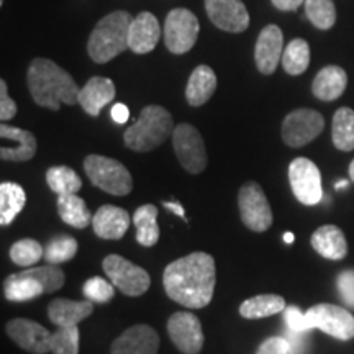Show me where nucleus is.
I'll use <instances>...</instances> for the list:
<instances>
[{
	"label": "nucleus",
	"mask_w": 354,
	"mask_h": 354,
	"mask_svg": "<svg viewBox=\"0 0 354 354\" xmlns=\"http://www.w3.org/2000/svg\"><path fill=\"white\" fill-rule=\"evenodd\" d=\"M0 158L3 161L25 162L37 154V138L32 131L2 123L0 127Z\"/></svg>",
	"instance_id": "f3484780"
},
{
	"label": "nucleus",
	"mask_w": 354,
	"mask_h": 354,
	"mask_svg": "<svg viewBox=\"0 0 354 354\" xmlns=\"http://www.w3.org/2000/svg\"><path fill=\"white\" fill-rule=\"evenodd\" d=\"M284 241L287 245H290V243H294V233H286L284 234Z\"/></svg>",
	"instance_id": "49530a36"
},
{
	"label": "nucleus",
	"mask_w": 354,
	"mask_h": 354,
	"mask_svg": "<svg viewBox=\"0 0 354 354\" xmlns=\"http://www.w3.org/2000/svg\"><path fill=\"white\" fill-rule=\"evenodd\" d=\"M2 3H3V0H0V6H2Z\"/></svg>",
	"instance_id": "8fccbe9b"
},
{
	"label": "nucleus",
	"mask_w": 354,
	"mask_h": 354,
	"mask_svg": "<svg viewBox=\"0 0 354 354\" xmlns=\"http://www.w3.org/2000/svg\"><path fill=\"white\" fill-rule=\"evenodd\" d=\"M201 24L187 8H174L167 13L165 24V43L174 55H184L197 43Z\"/></svg>",
	"instance_id": "1a4fd4ad"
},
{
	"label": "nucleus",
	"mask_w": 354,
	"mask_h": 354,
	"mask_svg": "<svg viewBox=\"0 0 354 354\" xmlns=\"http://www.w3.org/2000/svg\"><path fill=\"white\" fill-rule=\"evenodd\" d=\"M331 140L333 145L342 151L354 149V110L342 107L333 115V127H331Z\"/></svg>",
	"instance_id": "7c9ffc66"
},
{
	"label": "nucleus",
	"mask_w": 354,
	"mask_h": 354,
	"mask_svg": "<svg viewBox=\"0 0 354 354\" xmlns=\"http://www.w3.org/2000/svg\"><path fill=\"white\" fill-rule=\"evenodd\" d=\"M310 64V46L302 38H295L287 44L282 55V66L290 76H299L307 71Z\"/></svg>",
	"instance_id": "473e14b6"
},
{
	"label": "nucleus",
	"mask_w": 354,
	"mask_h": 354,
	"mask_svg": "<svg viewBox=\"0 0 354 354\" xmlns=\"http://www.w3.org/2000/svg\"><path fill=\"white\" fill-rule=\"evenodd\" d=\"M167 333L176 348L184 354H198L203 348V330L201 320L189 312H177L167 322Z\"/></svg>",
	"instance_id": "4468645a"
},
{
	"label": "nucleus",
	"mask_w": 354,
	"mask_h": 354,
	"mask_svg": "<svg viewBox=\"0 0 354 354\" xmlns=\"http://www.w3.org/2000/svg\"><path fill=\"white\" fill-rule=\"evenodd\" d=\"M64 286V272L56 264L30 268L6 279L3 294L10 302H26L43 294L59 290Z\"/></svg>",
	"instance_id": "39448f33"
},
{
	"label": "nucleus",
	"mask_w": 354,
	"mask_h": 354,
	"mask_svg": "<svg viewBox=\"0 0 354 354\" xmlns=\"http://www.w3.org/2000/svg\"><path fill=\"white\" fill-rule=\"evenodd\" d=\"M46 183L57 196L77 194L82 187V179L68 166H53L46 172Z\"/></svg>",
	"instance_id": "2f4dec72"
},
{
	"label": "nucleus",
	"mask_w": 354,
	"mask_h": 354,
	"mask_svg": "<svg viewBox=\"0 0 354 354\" xmlns=\"http://www.w3.org/2000/svg\"><path fill=\"white\" fill-rule=\"evenodd\" d=\"M17 113V104L10 99L8 95V88H7V82L0 81V120L2 122H8L15 117Z\"/></svg>",
	"instance_id": "ea45409f"
},
{
	"label": "nucleus",
	"mask_w": 354,
	"mask_h": 354,
	"mask_svg": "<svg viewBox=\"0 0 354 354\" xmlns=\"http://www.w3.org/2000/svg\"><path fill=\"white\" fill-rule=\"evenodd\" d=\"M7 335L21 349L32 354L51 353V335L50 331L37 322L28 318H13L7 323Z\"/></svg>",
	"instance_id": "2eb2a0df"
},
{
	"label": "nucleus",
	"mask_w": 354,
	"mask_h": 354,
	"mask_svg": "<svg viewBox=\"0 0 354 354\" xmlns=\"http://www.w3.org/2000/svg\"><path fill=\"white\" fill-rule=\"evenodd\" d=\"M312 246L323 258L338 261L348 254V243L344 233L335 225H323L312 234Z\"/></svg>",
	"instance_id": "393cba45"
},
{
	"label": "nucleus",
	"mask_w": 354,
	"mask_h": 354,
	"mask_svg": "<svg viewBox=\"0 0 354 354\" xmlns=\"http://www.w3.org/2000/svg\"><path fill=\"white\" fill-rule=\"evenodd\" d=\"M172 146L180 166L190 174H201L207 167V151L202 135L196 127L180 123L172 133Z\"/></svg>",
	"instance_id": "9d476101"
},
{
	"label": "nucleus",
	"mask_w": 354,
	"mask_h": 354,
	"mask_svg": "<svg viewBox=\"0 0 354 354\" xmlns=\"http://www.w3.org/2000/svg\"><path fill=\"white\" fill-rule=\"evenodd\" d=\"M349 177H351V180L354 183V159L351 161V165H349Z\"/></svg>",
	"instance_id": "de8ad7c7"
},
{
	"label": "nucleus",
	"mask_w": 354,
	"mask_h": 354,
	"mask_svg": "<svg viewBox=\"0 0 354 354\" xmlns=\"http://www.w3.org/2000/svg\"><path fill=\"white\" fill-rule=\"evenodd\" d=\"M174 120L166 109L159 105H148L141 110L140 118L128 128L123 141L128 148L138 153H148L172 136Z\"/></svg>",
	"instance_id": "20e7f679"
},
{
	"label": "nucleus",
	"mask_w": 354,
	"mask_h": 354,
	"mask_svg": "<svg viewBox=\"0 0 354 354\" xmlns=\"http://www.w3.org/2000/svg\"><path fill=\"white\" fill-rule=\"evenodd\" d=\"M165 207L167 210H171L172 214H176V215H179L180 218L183 220H185L187 221V218H185V212H184V209H183V205H180L179 202H165Z\"/></svg>",
	"instance_id": "a18cd8bd"
},
{
	"label": "nucleus",
	"mask_w": 354,
	"mask_h": 354,
	"mask_svg": "<svg viewBox=\"0 0 354 354\" xmlns=\"http://www.w3.org/2000/svg\"><path fill=\"white\" fill-rule=\"evenodd\" d=\"M94 232L102 240H122L130 227V215L115 205H102L92 218Z\"/></svg>",
	"instance_id": "412c9836"
},
{
	"label": "nucleus",
	"mask_w": 354,
	"mask_h": 354,
	"mask_svg": "<svg viewBox=\"0 0 354 354\" xmlns=\"http://www.w3.org/2000/svg\"><path fill=\"white\" fill-rule=\"evenodd\" d=\"M84 297L94 304H107L113 299L115 289L113 284L102 277H91L82 287Z\"/></svg>",
	"instance_id": "4c0bfd02"
},
{
	"label": "nucleus",
	"mask_w": 354,
	"mask_h": 354,
	"mask_svg": "<svg viewBox=\"0 0 354 354\" xmlns=\"http://www.w3.org/2000/svg\"><path fill=\"white\" fill-rule=\"evenodd\" d=\"M325 128V118L312 109H297L282 123V140L290 148H302L313 141Z\"/></svg>",
	"instance_id": "f8f14e48"
},
{
	"label": "nucleus",
	"mask_w": 354,
	"mask_h": 354,
	"mask_svg": "<svg viewBox=\"0 0 354 354\" xmlns=\"http://www.w3.org/2000/svg\"><path fill=\"white\" fill-rule=\"evenodd\" d=\"M92 312H94V302L87 299L82 302L56 299L48 307V315L56 326H77L88 315H92Z\"/></svg>",
	"instance_id": "5701e85b"
},
{
	"label": "nucleus",
	"mask_w": 354,
	"mask_h": 354,
	"mask_svg": "<svg viewBox=\"0 0 354 354\" xmlns=\"http://www.w3.org/2000/svg\"><path fill=\"white\" fill-rule=\"evenodd\" d=\"M135 17L125 10H117L104 17L95 25L87 43V51L91 59L97 64H105L117 57L120 53L130 50L128 33Z\"/></svg>",
	"instance_id": "7ed1b4c3"
},
{
	"label": "nucleus",
	"mask_w": 354,
	"mask_h": 354,
	"mask_svg": "<svg viewBox=\"0 0 354 354\" xmlns=\"http://www.w3.org/2000/svg\"><path fill=\"white\" fill-rule=\"evenodd\" d=\"M209 19L216 28L241 33L250 26V13L241 0H205Z\"/></svg>",
	"instance_id": "dca6fc26"
},
{
	"label": "nucleus",
	"mask_w": 354,
	"mask_h": 354,
	"mask_svg": "<svg viewBox=\"0 0 354 354\" xmlns=\"http://www.w3.org/2000/svg\"><path fill=\"white\" fill-rule=\"evenodd\" d=\"M241 221L251 232L263 233L272 225V210L259 184L246 183L238 194Z\"/></svg>",
	"instance_id": "9b49d317"
},
{
	"label": "nucleus",
	"mask_w": 354,
	"mask_h": 354,
	"mask_svg": "<svg viewBox=\"0 0 354 354\" xmlns=\"http://www.w3.org/2000/svg\"><path fill=\"white\" fill-rule=\"evenodd\" d=\"M115 99V84L107 77H91L79 92V105L91 117H99L102 109Z\"/></svg>",
	"instance_id": "4be33fe9"
},
{
	"label": "nucleus",
	"mask_w": 354,
	"mask_h": 354,
	"mask_svg": "<svg viewBox=\"0 0 354 354\" xmlns=\"http://www.w3.org/2000/svg\"><path fill=\"white\" fill-rule=\"evenodd\" d=\"M286 307V300L281 295L263 294L245 300L240 305V315L248 318V320H258V318H266L284 312Z\"/></svg>",
	"instance_id": "cd10ccee"
},
{
	"label": "nucleus",
	"mask_w": 354,
	"mask_h": 354,
	"mask_svg": "<svg viewBox=\"0 0 354 354\" xmlns=\"http://www.w3.org/2000/svg\"><path fill=\"white\" fill-rule=\"evenodd\" d=\"M84 171L92 185L112 196H128L133 189L131 174L117 159L91 154L84 161Z\"/></svg>",
	"instance_id": "423d86ee"
},
{
	"label": "nucleus",
	"mask_w": 354,
	"mask_h": 354,
	"mask_svg": "<svg viewBox=\"0 0 354 354\" xmlns=\"http://www.w3.org/2000/svg\"><path fill=\"white\" fill-rule=\"evenodd\" d=\"M161 38V25L149 12H141L131 21L128 33V46L136 55L151 53Z\"/></svg>",
	"instance_id": "aec40b11"
},
{
	"label": "nucleus",
	"mask_w": 354,
	"mask_h": 354,
	"mask_svg": "<svg viewBox=\"0 0 354 354\" xmlns=\"http://www.w3.org/2000/svg\"><path fill=\"white\" fill-rule=\"evenodd\" d=\"M26 202L25 190L19 184H0V225L7 227L24 210Z\"/></svg>",
	"instance_id": "c756f323"
},
{
	"label": "nucleus",
	"mask_w": 354,
	"mask_h": 354,
	"mask_svg": "<svg viewBox=\"0 0 354 354\" xmlns=\"http://www.w3.org/2000/svg\"><path fill=\"white\" fill-rule=\"evenodd\" d=\"M57 214L64 223L74 228H86L94 218L88 212L86 202L81 197H77V194L57 196Z\"/></svg>",
	"instance_id": "bb28decb"
},
{
	"label": "nucleus",
	"mask_w": 354,
	"mask_h": 354,
	"mask_svg": "<svg viewBox=\"0 0 354 354\" xmlns=\"http://www.w3.org/2000/svg\"><path fill=\"white\" fill-rule=\"evenodd\" d=\"M110 117L122 125V123H127L128 118H130V110H128L125 104H115L112 107V112H110Z\"/></svg>",
	"instance_id": "37998d69"
},
{
	"label": "nucleus",
	"mask_w": 354,
	"mask_h": 354,
	"mask_svg": "<svg viewBox=\"0 0 354 354\" xmlns=\"http://www.w3.org/2000/svg\"><path fill=\"white\" fill-rule=\"evenodd\" d=\"M256 354H295L294 349H292L290 343L287 342V338H282V336H272V338H268L263 344L258 348Z\"/></svg>",
	"instance_id": "58836bf2"
},
{
	"label": "nucleus",
	"mask_w": 354,
	"mask_h": 354,
	"mask_svg": "<svg viewBox=\"0 0 354 354\" xmlns=\"http://www.w3.org/2000/svg\"><path fill=\"white\" fill-rule=\"evenodd\" d=\"M304 328L322 330L342 342L354 338V317L346 308L333 304H318L308 308L304 315Z\"/></svg>",
	"instance_id": "0eeeda50"
},
{
	"label": "nucleus",
	"mask_w": 354,
	"mask_h": 354,
	"mask_svg": "<svg viewBox=\"0 0 354 354\" xmlns=\"http://www.w3.org/2000/svg\"><path fill=\"white\" fill-rule=\"evenodd\" d=\"M304 312H300L297 307H286L284 318L286 325L290 331H299V333H308L304 328Z\"/></svg>",
	"instance_id": "79ce46f5"
},
{
	"label": "nucleus",
	"mask_w": 354,
	"mask_h": 354,
	"mask_svg": "<svg viewBox=\"0 0 354 354\" xmlns=\"http://www.w3.org/2000/svg\"><path fill=\"white\" fill-rule=\"evenodd\" d=\"M215 281V259L202 251L172 261L162 274L169 299L187 308L207 307L214 297Z\"/></svg>",
	"instance_id": "f257e3e1"
},
{
	"label": "nucleus",
	"mask_w": 354,
	"mask_h": 354,
	"mask_svg": "<svg viewBox=\"0 0 354 354\" xmlns=\"http://www.w3.org/2000/svg\"><path fill=\"white\" fill-rule=\"evenodd\" d=\"M272 6L282 12H295L305 0H271Z\"/></svg>",
	"instance_id": "c03bdc74"
},
{
	"label": "nucleus",
	"mask_w": 354,
	"mask_h": 354,
	"mask_svg": "<svg viewBox=\"0 0 354 354\" xmlns=\"http://www.w3.org/2000/svg\"><path fill=\"white\" fill-rule=\"evenodd\" d=\"M44 258V248L37 240H20L10 248V259L17 266H30L37 264L39 259Z\"/></svg>",
	"instance_id": "c9c22d12"
},
{
	"label": "nucleus",
	"mask_w": 354,
	"mask_h": 354,
	"mask_svg": "<svg viewBox=\"0 0 354 354\" xmlns=\"http://www.w3.org/2000/svg\"><path fill=\"white\" fill-rule=\"evenodd\" d=\"M53 354H79V330L77 326H57L51 335Z\"/></svg>",
	"instance_id": "e433bc0d"
},
{
	"label": "nucleus",
	"mask_w": 354,
	"mask_h": 354,
	"mask_svg": "<svg viewBox=\"0 0 354 354\" xmlns=\"http://www.w3.org/2000/svg\"><path fill=\"white\" fill-rule=\"evenodd\" d=\"M346 185H348V180H339V183L336 184L335 187H336V189H343V187H346Z\"/></svg>",
	"instance_id": "09e8293b"
},
{
	"label": "nucleus",
	"mask_w": 354,
	"mask_h": 354,
	"mask_svg": "<svg viewBox=\"0 0 354 354\" xmlns=\"http://www.w3.org/2000/svg\"><path fill=\"white\" fill-rule=\"evenodd\" d=\"M338 290L342 299L354 307V271H343L338 276Z\"/></svg>",
	"instance_id": "a19ab883"
},
{
	"label": "nucleus",
	"mask_w": 354,
	"mask_h": 354,
	"mask_svg": "<svg viewBox=\"0 0 354 354\" xmlns=\"http://www.w3.org/2000/svg\"><path fill=\"white\" fill-rule=\"evenodd\" d=\"M159 335L149 325H135L112 343L110 354H158Z\"/></svg>",
	"instance_id": "6ab92c4d"
},
{
	"label": "nucleus",
	"mask_w": 354,
	"mask_h": 354,
	"mask_svg": "<svg viewBox=\"0 0 354 354\" xmlns=\"http://www.w3.org/2000/svg\"><path fill=\"white\" fill-rule=\"evenodd\" d=\"M292 192L304 205H317L323 197L322 174L318 166L307 158H297L289 166Z\"/></svg>",
	"instance_id": "ddd939ff"
},
{
	"label": "nucleus",
	"mask_w": 354,
	"mask_h": 354,
	"mask_svg": "<svg viewBox=\"0 0 354 354\" xmlns=\"http://www.w3.org/2000/svg\"><path fill=\"white\" fill-rule=\"evenodd\" d=\"M107 277L112 281V284L117 287L122 294L128 297H138L148 290L151 279L149 274L140 266L133 264L131 261L118 254H110L102 263Z\"/></svg>",
	"instance_id": "6e6552de"
},
{
	"label": "nucleus",
	"mask_w": 354,
	"mask_h": 354,
	"mask_svg": "<svg viewBox=\"0 0 354 354\" xmlns=\"http://www.w3.org/2000/svg\"><path fill=\"white\" fill-rule=\"evenodd\" d=\"M305 13L307 19L320 30H330L336 21L333 0H305Z\"/></svg>",
	"instance_id": "f704fd0d"
},
{
	"label": "nucleus",
	"mask_w": 354,
	"mask_h": 354,
	"mask_svg": "<svg viewBox=\"0 0 354 354\" xmlns=\"http://www.w3.org/2000/svg\"><path fill=\"white\" fill-rule=\"evenodd\" d=\"M30 94L39 107L59 110L61 104H79V92L76 81L69 73L59 68L56 63L44 57L32 61L26 74Z\"/></svg>",
	"instance_id": "f03ea898"
},
{
	"label": "nucleus",
	"mask_w": 354,
	"mask_h": 354,
	"mask_svg": "<svg viewBox=\"0 0 354 354\" xmlns=\"http://www.w3.org/2000/svg\"><path fill=\"white\" fill-rule=\"evenodd\" d=\"M133 223L136 227V240L141 246L151 248L159 240L158 209L151 203L141 205L133 215Z\"/></svg>",
	"instance_id": "c85d7f7f"
},
{
	"label": "nucleus",
	"mask_w": 354,
	"mask_h": 354,
	"mask_svg": "<svg viewBox=\"0 0 354 354\" xmlns=\"http://www.w3.org/2000/svg\"><path fill=\"white\" fill-rule=\"evenodd\" d=\"M348 86L346 71L339 66H326L317 74L312 84V92L317 99L331 102L343 95Z\"/></svg>",
	"instance_id": "b1692460"
},
{
	"label": "nucleus",
	"mask_w": 354,
	"mask_h": 354,
	"mask_svg": "<svg viewBox=\"0 0 354 354\" xmlns=\"http://www.w3.org/2000/svg\"><path fill=\"white\" fill-rule=\"evenodd\" d=\"M77 253V241L68 234L55 236L44 248V261L48 264H61L71 261Z\"/></svg>",
	"instance_id": "72a5a7b5"
},
{
	"label": "nucleus",
	"mask_w": 354,
	"mask_h": 354,
	"mask_svg": "<svg viewBox=\"0 0 354 354\" xmlns=\"http://www.w3.org/2000/svg\"><path fill=\"white\" fill-rule=\"evenodd\" d=\"M216 88V76L209 66L202 64L194 69L190 74L187 87H185V99L192 107H201L207 104L214 95Z\"/></svg>",
	"instance_id": "a878e982"
},
{
	"label": "nucleus",
	"mask_w": 354,
	"mask_h": 354,
	"mask_svg": "<svg viewBox=\"0 0 354 354\" xmlns=\"http://www.w3.org/2000/svg\"><path fill=\"white\" fill-rule=\"evenodd\" d=\"M284 48V35L277 25H268L261 30L254 48V61L259 73L272 74L277 69Z\"/></svg>",
	"instance_id": "a211bd4d"
}]
</instances>
